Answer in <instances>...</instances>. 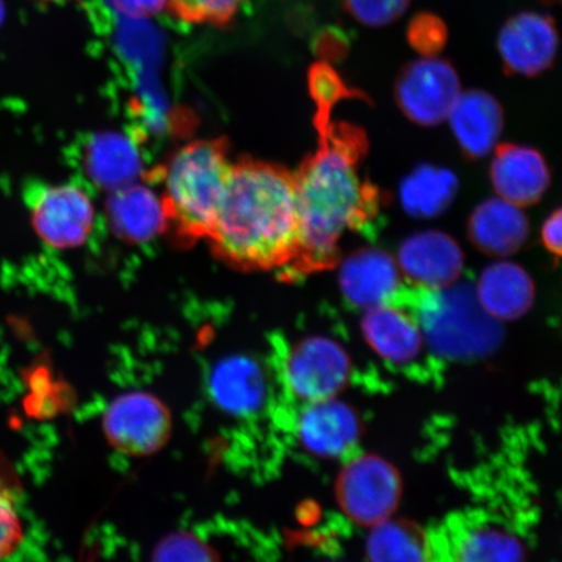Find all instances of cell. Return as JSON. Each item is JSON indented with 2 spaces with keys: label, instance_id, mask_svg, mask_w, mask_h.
<instances>
[{
  "label": "cell",
  "instance_id": "obj_1",
  "mask_svg": "<svg viewBox=\"0 0 562 562\" xmlns=\"http://www.w3.org/2000/svg\"><path fill=\"white\" fill-rule=\"evenodd\" d=\"M318 149L294 173L299 210V250L285 267L288 276L334 269L340 259L344 232H364L381 213L382 196L362 181L358 166L368 153L360 126L331 119L340 97L312 93Z\"/></svg>",
  "mask_w": 562,
  "mask_h": 562
},
{
  "label": "cell",
  "instance_id": "obj_2",
  "mask_svg": "<svg viewBox=\"0 0 562 562\" xmlns=\"http://www.w3.org/2000/svg\"><path fill=\"white\" fill-rule=\"evenodd\" d=\"M206 240L213 255L232 269L284 270L299 250L294 173L270 161H235Z\"/></svg>",
  "mask_w": 562,
  "mask_h": 562
},
{
  "label": "cell",
  "instance_id": "obj_3",
  "mask_svg": "<svg viewBox=\"0 0 562 562\" xmlns=\"http://www.w3.org/2000/svg\"><path fill=\"white\" fill-rule=\"evenodd\" d=\"M235 161L224 138L196 139L168 159L161 180L167 229L182 244L206 240L226 195Z\"/></svg>",
  "mask_w": 562,
  "mask_h": 562
},
{
  "label": "cell",
  "instance_id": "obj_4",
  "mask_svg": "<svg viewBox=\"0 0 562 562\" xmlns=\"http://www.w3.org/2000/svg\"><path fill=\"white\" fill-rule=\"evenodd\" d=\"M419 290L416 321L435 355L451 361H474L501 347L503 323L484 311L474 285L457 281L439 290Z\"/></svg>",
  "mask_w": 562,
  "mask_h": 562
},
{
  "label": "cell",
  "instance_id": "obj_5",
  "mask_svg": "<svg viewBox=\"0 0 562 562\" xmlns=\"http://www.w3.org/2000/svg\"><path fill=\"white\" fill-rule=\"evenodd\" d=\"M335 496L351 522L372 527L395 515L402 503L403 477L381 456H358L337 475Z\"/></svg>",
  "mask_w": 562,
  "mask_h": 562
},
{
  "label": "cell",
  "instance_id": "obj_6",
  "mask_svg": "<svg viewBox=\"0 0 562 562\" xmlns=\"http://www.w3.org/2000/svg\"><path fill=\"white\" fill-rule=\"evenodd\" d=\"M32 226L42 241L58 250L80 248L93 232L95 209L76 184L40 186L26 196Z\"/></svg>",
  "mask_w": 562,
  "mask_h": 562
},
{
  "label": "cell",
  "instance_id": "obj_7",
  "mask_svg": "<svg viewBox=\"0 0 562 562\" xmlns=\"http://www.w3.org/2000/svg\"><path fill=\"white\" fill-rule=\"evenodd\" d=\"M353 375L346 348L327 336H308L288 355L284 378L288 390L307 404L337 397Z\"/></svg>",
  "mask_w": 562,
  "mask_h": 562
},
{
  "label": "cell",
  "instance_id": "obj_8",
  "mask_svg": "<svg viewBox=\"0 0 562 562\" xmlns=\"http://www.w3.org/2000/svg\"><path fill=\"white\" fill-rule=\"evenodd\" d=\"M110 445L131 456H149L166 446L172 430L171 414L159 398L133 392L119 396L104 413Z\"/></svg>",
  "mask_w": 562,
  "mask_h": 562
},
{
  "label": "cell",
  "instance_id": "obj_9",
  "mask_svg": "<svg viewBox=\"0 0 562 562\" xmlns=\"http://www.w3.org/2000/svg\"><path fill=\"white\" fill-rule=\"evenodd\" d=\"M396 102L405 116L422 126L447 121L461 86L456 69L437 56L411 63L396 82Z\"/></svg>",
  "mask_w": 562,
  "mask_h": 562
},
{
  "label": "cell",
  "instance_id": "obj_10",
  "mask_svg": "<svg viewBox=\"0 0 562 562\" xmlns=\"http://www.w3.org/2000/svg\"><path fill=\"white\" fill-rule=\"evenodd\" d=\"M362 431L360 414L337 397L305 404L297 419L302 447L319 459L336 460L353 451Z\"/></svg>",
  "mask_w": 562,
  "mask_h": 562
},
{
  "label": "cell",
  "instance_id": "obj_11",
  "mask_svg": "<svg viewBox=\"0 0 562 562\" xmlns=\"http://www.w3.org/2000/svg\"><path fill=\"white\" fill-rule=\"evenodd\" d=\"M559 37L553 21L540 13L512 18L498 35V52L512 75L537 76L553 65Z\"/></svg>",
  "mask_w": 562,
  "mask_h": 562
},
{
  "label": "cell",
  "instance_id": "obj_12",
  "mask_svg": "<svg viewBox=\"0 0 562 562\" xmlns=\"http://www.w3.org/2000/svg\"><path fill=\"white\" fill-rule=\"evenodd\" d=\"M398 269L426 290H439L459 281L465 257L451 236L440 231L418 232L398 249Z\"/></svg>",
  "mask_w": 562,
  "mask_h": 562
},
{
  "label": "cell",
  "instance_id": "obj_13",
  "mask_svg": "<svg viewBox=\"0 0 562 562\" xmlns=\"http://www.w3.org/2000/svg\"><path fill=\"white\" fill-rule=\"evenodd\" d=\"M339 285L350 305L367 312L391 304L400 292L402 278L389 252L370 248L353 252L341 263Z\"/></svg>",
  "mask_w": 562,
  "mask_h": 562
},
{
  "label": "cell",
  "instance_id": "obj_14",
  "mask_svg": "<svg viewBox=\"0 0 562 562\" xmlns=\"http://www.w3.org/2000/svg\"><path fill=\"white\" fill-rule=\"evenodd\" d=\"M490 176L498 196L519 207L542 200L551 184L550 168L542 154L515 144L495 147Z\"/></svg>",
  "mask_w": 562,
  "mask_h": 562
},
{
  "label": "cell",
  "instance_id": "obj_15",
  "mask_svg": "<svg viewBox=\"0 0 562 562\" xmlns=\"http://www.w3.org/2000/svg\"><path fill=\"white\" fill-rule=\"evenodd\" d=\"M448 119L457 143L468 158L487 157L497 146L504 126V111L496 98L486 91H461Z\"/></svg>",
  "mask_w": 562,
  "mask_h": 562
},
{
  "label": "cell",
  "instance_id": "obj_16",
  "mask_svg": "<svg viewBox=\"0 0 562 562\" xmlns=\"http://www.w3.org/2000/svg\"><path fill=\"white\" fill-rule=\"evenodd\" d=\"M529 221L521 207L497 196L481 203L469 220L468 234L476 249L492 257H508L529 237Z\"/></svg>",
  "mask_w": 562,
  "mask_h": 562
},
{
  "label": "cell",
  "instance_id": "obj_17",
  "mask_svg": "<svg viewBox=\"0 0 562 562\" xmlns=\"http://www.w3.org/2000/svg\"><path fill=\"white\" fill-rule=\"evenodd\" d=\"M475 293L484 311L502 323L522 318L536 302V284L529 272L508 261L486 267Z\"/></svg>",
  "mask_w": 562,
  "mask_h": 562
},
{
  "label": "cell",
  "instance_id": "obj_18",
  "mask_svg": "<svg viewBox=\"0 0 562 562\" xmlns=\"http://www.w3.org/2000/svg\"><path fill=\"white\" fill-rule=\"evenodd\" d=\"M361 328L364 340L386 362L412 363L425 346L418 322L392 304L364 312Z\"/></svg>",
  "mask_w": 562,
  "mask_h": 562
},
{
  "label": "cell",
  "instance_id": "obj_19",
  "mask_svg": "<svg viewBox=\"0 0 562 562\" xmlns=\"http://www.w3.org/2000/svg\"><path fill=\"white\" fill-rule=\"evenodd\" d=\"M210 393L223 411L246 417L261 411L267 381L261 367L249 357L234 356L216 364L210 375Z\"/></svg>",
  "mask_w": 562,
  "mask_h": 562
},
{
  "label": "cell",
  "instance_id": "obj_20",
  "mask_svg": "<svg viewBox=\"0 0 562 562\" xmlns=\"http://www.w3.org/2000/svg\"><path fill=\"white\" fill-rule=\"evenodd\" d=\"M112 227L124 240L145 243L167 229L161 201L150 189L126 184L110 196Z\"/></svg>",
  "mask_w": 562,
  "mask_h": 562
},
{
  "label": "cell",
  "instance_id": "obj_21",
  "mask_svg": "<svg viewBox=\"0 0 562 562\" xmlns=\"http://www.w3.org/2000/svg\"><path fill=\"white\" fill-rule=\"evenodd\" d=\"M459 192V179L447 168L419 166L400 186V200L407 214L432 220L451 206Z\"/></svg>",
  "mask_w": 562,
  "mask_h": 562
},
{
  "label": "cell",
  "instance_id": "obj_22",
  "mask_svg": "<svg viewBox=\"0 0 562 562\" xmlns=\"http://www.w3.org/2000/svg\"><path fill=\"white\" fill-rule=\"evenodd\" d=\"M371 561H427L434 552L430 537L417 524L392 517L371 527L367 546Z\"/></svg>",
  "mask_w": 562,
  "mask_h": 562
},
{
  "label": "cell",
  "instance_id": "obj_23",
  "mask_svg": "<svg viewBox=\"0 0 562 562\" xmlns=\"http://www.w3.org/2000/svg\"><path fill=\"white\" fill-rule=\"evenodd\" d=\"M454 559L465 562H510L526 559V548L515 533L494 525H475L461 531L453 544Z\"/></svg>",
  "mask_w": 562,
  "mask_h": 562
},
{
  "label": "cell",
  "instance_id": "obj_24",
  "mask_svg": "<svg viewBox=\"0 0 562 562\" xmlns=\"http://www.w3.org/2000/svg\"><path fill=\"white\" fill-rule=\"evenodd\" d=\"M88 158L93 179L115 189L130 184L138 171L136 150L121 136L98 137Z\"/></svg>",
  "mask_w": 562,
  "mask_h": 562
},
{
  "label": "cell",
  "instance_id": "obj_25",
  "mask_svg": "<svg viewBox=\"0 0 562 562\" xmlns=\"http://www.w3.org/2000/svg\"><path fill=\"white\" fill-rule=\"evenodd\" d=\"M23 539V527L15 508L11 469L0 456V560L15 552Z\"/></svg>",
  "mask_w": 562,
  "mask_h": 562
},
{
  "label": "cell",
  "instance_id": "obj_26",
  "mask_svg": "<svg viewBox=\"0 0 562 562\" xmlns=\"http://www.w3.org/2000/svg\"><path fill=\"white\" fill-rule=\"evenodd\" d=\"M244 0H168L176 18L191 24L227 25Z\"/></svg>",
  "mask_w": 562,
  "mask_h": 562
},
{
  "label": "cell",
  "instance_id": "obj_27",
  "mask_svg": "<svg viewBox=\"0 0 562 562\" xmlns=\"http://www.w3.org/2000/svg\"><path fill=\"white\" fill-rule=\"evenodd\" d=\"M409 0H347V9L360 23L382 26L403 15Z\"/></svg>",
  "mask_w": 562,
  "mask_h": 562
},
{
  "label": "cell",
  "instance_id": "obj_28",
  "mask_svg": "<svg viewBox=\"0 0 562 562\" xmlns=\"http://www.w3.org/2000/svg\"><path fill=\"white\" fill-rule=\"evenodd\" d=\"M157 560L201 561L213 560L211 550L188 533H175L157 548Z\"/></svg>",
  "mask_w": 562,
  "mask_h": 562
},
{
  "label": "cell",
  "instance_id": "obj_29",
  "mask_svg": "<svg viewBox=\"0 0 562 562\" xmlns=\"http://www.w3.org/2000/svg\"><path fill=\"white\" fill-rule=\"evenodd\" d=\"M409 37L418 52L426 56H435V53L445 46L446 32L438 20L425 16L412 25Z\"/></svg>",
  "mask_w": 562,
  "mask_h": 562
},
{
  "label": "cell",
  "instance_id": "obj_30",
  "mask_svg": "<svg viewBox=\"0 0 562 562\" xmlns=\"http://www.w3.org/2000/svg\"><path fill=\"white\" fill-rule=\"evenodd\" d=\"M168 0H110L114 9L133 19L158 15L167 7Z\"/></svg>",
  "mask_w": 562,
  "mask_h": 562
},
{
  "label": "cell",
  "instance_id": "obj_31",
  "mask_svg": "<svg viewBox=\"0 0 562 562\" xmlns=\"http://www.w3.org/2000/svg\"><path fill=\"white\" fill-rule=\"evenodd\" d=\"M561 209H558L548 216L542 227V241L544 248L557 257V262L561 257Z\"/></svg>",
  "mask_w": 562,
  "mask_h": 562
},
{
  "label": "cell",
  "instance_id": "obj_32",
  "mask_svg": "<svg viewBox=\"0 0 562 562\" xmlns=\"http://www.w3.org/2000/svg\"><path fill=\"white\" fill-rule=\"evenodd\" d=\"M42 2H63V0H42Z\"/></svg>",
  "mask_w": 562,
  "mask_h": 562
}]
</instances>
